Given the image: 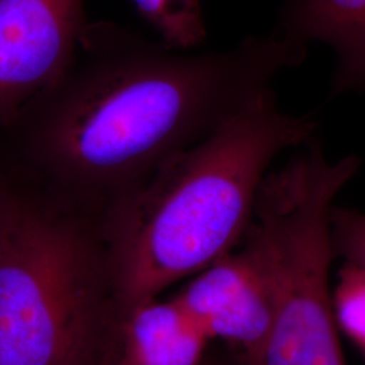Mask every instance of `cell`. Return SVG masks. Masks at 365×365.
<instances>
[{"instance_id":"cell-1","label":"cell","mask_w":365,"mask_h":365,"mask_svg":"<svg viewBox=\"0 0 365 365\" xmlns=\"http://www.w3.org/2000/svg\"><path fill=\"white\" fill-rule=\"evenodd\" d=\"M307 49L274 30L226 51L185 52L88 24L66 75L16 118L27 158L110 207L302 66Z\"/></svg>"},{"instance_id":"cell-2","label":"cell","mask_w":365,"mask_h":365,"mask_svg":"<svg viewBox=\"0 0 365 365\" xmlns=\"http://www.w3.org/2000/svg\"><path fill=\"white\" fill-rule=\"evenodd\" d=\"M317 130L314 115L284 111L268 88L113 203L102 237L117 313L157 299L233 252L272 161Z\"/></svg>"},{"instance_id":"cell-3","label":"cell","mask_w":365,"mask_h":365,"mask_svg":"<svg viewBox=\"0 0 365 365\" xmlns=\"http://www.w3.org/2000/svg\"><path fill=\"white\" fill-rule=\"evenodd\" d=\"M105 247L75 222L0 196V365H103ZM110 280V279H108Z\"/></svg>"},{"instance_id":"cell-4","label":"cell","mask_w":365,"mask_h":365,"mask_svg":"<svg viewBox=\"0 0 365 365\" xmlns=\"http://www.w3.org/2000/svg\"><path fill=\"white\" fill-rule=\"evenodd\" d=\"M360 167L354 155L329 160L314 137L267 173L250 225L268 253L276 312L264 348L244 365H345L329 291L331 210Z\"/></svg>"},{"instance_id":"cell-5","label":"cell","mask_w":365,"mask_h":365,"mask_svg":"<svg viewBox=\"0 0 365 365\" xmlns=\"http://www.w3.org/2000/svg\"><path fill=\"white\" fill-rule=\"evenodd\" d=\"M87 25L84 0H0V126L66 75Z\"/></svg>"},{"instance_id":"cell-6","label":"cell","mask_w":365,"mask_h":365,"mask_svg":"<svg viewBox=\"0 0 365 365\" xmlns=\"http://www.w3.org/2000/svg\"><path fill=\"white\" fill-rule=\"evenodd\" d=\"M241 249L192 276L175 299L205 334L241 353L242 365L264 348L274 327L276 297L260 235L249 226Z\"/></svg>"},{"instance_id":"cell-7","label":"cell","mask_w":365,"mask_h":365,"mask_svg":"<svg viewBox=\"0 0 365 365\" xmlns=\"http://www.w3.org/2000/svg\"><path fill=\"white\" fill-rule=\"evenodd\" d=\"M107 365H205L211 339L175 299L118 314Z\"/></svg>"},{"instance_id":"cell-8","label":"cell","mask_w":365,"mask_h":365,"mask_svg":"<svg viewBox=\"0 0 365 365\" xmlns=\"http://www.w3.org/2000/svg\"><path fill=\"white\" fill-rule=\"evenodd\" d=\"M274 30L300 46L331 49V95L365 91V0H284Z\"/></svg>"},{"instance_id":"cell-9","label":"cell","mask_w":365,"mask_h":365,"mask_svg":"<svg viewBox=\"0 0 365 365\" xmlns=\"http://www.w3.org/2000/svg\"><path fill=\"white\" fill-rule=\"evenodd\" d=\"M153 27L160 42L172 49L192 52L207 38L202 0H131Z\"/></svg>"},{"instance_id":"cell-10","label":"cell","mask_w":365,"mask_h":365,"mask_svg":"<svg viewBox=\"0 0 365 365\" xmlns=\"http://www.w3.org/2000/svg\"><path fill=\"white\" fill-rule=\"evenodd\" d=\"M337 327L365 352V269L344 262L333 294Z\"/></svg>"},{"instance_id":"cell-11","label":"cell","mask_w":365,"mask_h":365,"mask_svg":"<svg viewBox=\"0 0 365 365\" xmlns=\"http://www.w3.org/2000/svg\"><path fill=\"white\" fill-rule=\"evenodd\" d=\"M331 238L336 256L365 269V212L334 206Z\"/></svg>"},{"instance_id":"cell-12","label":"cell","mask_w":365,"mask_h":365,"mask_svg":"<svg viewBox=\"0 0 365 365\" xmlns=\"http://www.w3.org/2000/svg\"><path fill=\"white\" fill-rule=\"evenodd\" d=\"M205 365H215V364H211V363H210V361H206V363H205Z\"/></svg>"},{"instance_id":"cell-13","label":"cell","mask_w":365,"mask_h":365,"mask_svg":"<svg viewBox=\"0 0 365 365\" xmlns=\"http://www.w3.org/2000/svg\"><path fill=\"white\" fill-rule=\"evenodd\" d=\"M103 365H107V364H106V363H105V364H103Z\"/></svg>"}]
</instances>
